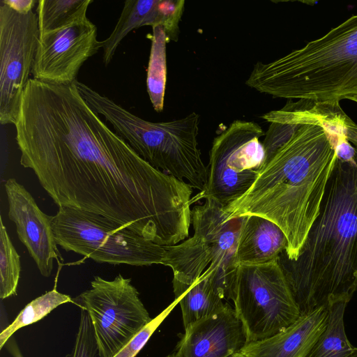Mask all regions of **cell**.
Masks as SVG:
<instances>
[{
	"instance_id": "cell-20",
	"label": "cell",
	"mask_w": 357,
	"mask_h": 357,
	"mask_svg": "<svg viewBox=\"0 0 357 357\" xmlns=\"http://www.w3.org/2000/svg\"><path fill=\"white\" fill-rule=\"evenodd\" d=\"M152 28L146 89L153 109L157 112H160L164 107L167 79L166 44L168 40L162 26H155Z\"/></svg>"
},
{
	"instance_id": "cell-5",
	"label": "cell",
	"mask_w": 357,
	"mask_h": 357,
	"mask_svg": "<svg viewBox=\"0 0 357 357\" xmlns=\"http://www.w3.org/2000/svg\"><path fill=\"white\" fill-rule=\"evenodd\" d=\"M89 106L102 115L143 160L194 188L205 189L208 169L198 146L200 117L195 112L169 121H146L86 84L74 82Z\"/></svg>"
},
{
	"instance_id": "cell-6",
	"label": "cell",
	"mask_w": 357,
	"mask_h": 357,
	"mask_svg": "<svg viewBox=\"0 0 357 357\" xmlns=\"http://www.w3.org/2000/svg\"><path fill=\"white\" fill-rule=\"evenodd\" d=\"M245 216L227 219L224 206L205 198L191 209L192 237L179 244L165 246L162 264L173 271V289L192 284L208 268L214 272V285L223 300H232L237 269L239 234Z\"/></svg>"
},
{
	"instance_id": "cell-19",
	"label": "cell",
	"mask_w": 357,
	"mask_h": 357,
	"mask_svg": "<svg viewBox=\"0 0 357 357\" xmlns=\"http://www.w3.org/2000/svg\"><path fill=\"white\" fill-rule=\"evenodd\" d=\"M347 303L337 301L328 304L326 326L307 357H357V347L350 342L345 331Z\"/></svg>"
},
{
	"instance_id": "cell-31",
	"label": "cell",
	"mask_w": 357,
	"mask_h": 357,
	"mask_svg": "<svg viewBox=\"0 0 357 357\" xmlns=\"http://www.w3.org/2000/svg\"><path fill=\"white\" fill-rule=\"evenodd\" d=\"M356 151H357V148H356Z\"/></svg>"
},
{
	"instance_id": "cell-27",
	"label": "cell",
	"mask_w": 357,
	"mask_h": 357,
	"mask_svg": "<svg viewBox=\"0 0 357 357\" xmlns=\"http://www.w3.org/2000/svg\"><path fill=\"white\" fill-rule=\"evenodd\" d=\"M4 347L13 357H24L13 336L8 340Z\"/></svg>"
},
{
	"instance_id": "cell-29",
	"label": "cell",
	"mask_w": 357,
	"mask_h": 357,
	"mask_svg": "<svg viewBox=\"0 0 357 357\" xmlns=\"http://www.w3.org/2000/svg\"><path fill=\"white\" fill-rule=\"evenodd\" d=\"M349 100H354L355 102H357V96H353V97H351L349 98Z\"/></svg>"
},
{
	"instance_id": "cell-13",
	"label": "cell",
	"mask_w": 357,
	"mask_h": 357,
	"mask_svg": "<svg viewBox=\"0 0 357 357\" xmlns=\"http://www.w3.org/2000/svg\"><path fill=\"white\" fill-rule=\"evenodd\" d=\"M8 218L16 227L20 241L26 246L40 274L50 276L54 260L62 257L52 229V216L40 210L31 193L14 178L6 181Z\"/></svg>"
},
{
	"instance_id": "cell-17",
	"label": "cell",
	"mask_w": 357,
	"mask_h": 357,
	"mask_svg": "<svg viewBox=\"0 0 357 357\" xmlns=\"http://www.w3.org/2000/svg\"><path fill=\"white\" fill-rule=\"evenodd\" d=\"M287 246V236L276 223L259 215H246L237 243V264H261L277 260Z\"/></svg>"
},
{
	"instance_id": "cell-26",
	"label": "cell",
	"mask_w": 357,
	"mask_h": 357,
	"mask_svg": "<svg viewBox=\"0 0 357 357\" xmlns=\"http://www.w3.org/2000/svg\"><path fill=\"white\" fill-rule=\"evenodd\" d=\"M1 2L21 14H27L32 10L35 3L34 0H3Z\"/></svg>"
},
{
	"instance_id": "cell-4",
	"label": "cell",
	"mask_w": 357,
	"mask_h": 357,
	"mask_svg": "<svg viewBox=\"0 0 357 357\" xmlns=\"http://www.w3.org/2000/svg\"><path fill=\"white\" fill-rule=\"evenodd\" d=\"M245 84L290 100L340 101L357 96V14L300 49L257 62Z\"/></svg>"
},
{
	"instance_id": "cell-15",
	"label": "cell",
	"mask_w": 357,
	"mask_h": 357,
	"mask_svg": "<svg viewBox=\"0 0 357 357\" xmlns=\"http://www.w3.org/2000/svg\"><path fill=\"white\" fill-rule=\"evenodd\" d=\"M184 0H127L117 23L108 38L102 40V61L107 66L123 39L132 30L143 26H162L168 42L176 41L178 23L184 10Z\"/></svg>"
},
{
	"instance_id": "cell-23",
	"label": "cell",
	"mask_w": 357,
	"mask_h": 357,
	"mask_svg": "<svg viewBox=\"0 0 357 357\" xmlns=\"http://www.w3.org/2000/svg\"><path fill=\"white\" fill-rule=\"evenodd\" d=\"M21 273L20 257L0 218V298L17 295Z\"/></svg>"
},
{
	"instance_id": "cell-22",
	"label": "cell",
	"mask_w": 357,
	"mask_h": 357,
	"mask_svg": "<svg viewBox=\"0 0 357 357\" xmlns=\"http://www.w3.org/2000/svg\"><path fill=\"white\" fill-rule=\"evenodd\" d=\"M73 303V298L56 290V286L51 291L31 301L20 312L15 320L0 333V349L8 340L22 327L31 325L44 318L60 305Z\"/></svg>"
},
{
	"instance_id": "cell-28",
	"label": "cell",
	"mask_w": 357,
	"mask_h": 357,
	"mask_svg": "<svg viewBox=\"0 0 357 357\" xmlns=\"http://www.w3.org/2000/svg\"><path fill=\"white\" fill-rule=\"evenodd\" d=\"M227 357H245L243 355H242L240 352H236L233 354H231L228 356Z\"/></svg>"
},
{
	"instance_id": "cell-14",
	"label": "cell",
	"mask_w": 357,
	"mask_h": 357,
	"mask_svg": "<svg viewBox=\"0 0 357 357\" xmlns=\"http://www.w3.org/2000/svg\"><path fill=\"white\" fill-rule=\"evenodd\" d=\"M248 343L244 326L234 308L227 305L217 314L188 328L171 357H227Z\"/></svg>"
},
{
	"instance_id": "cell-16",
	"label": "cell",
	"mask_w": 357,
	"mask_h": 357,
	"mask_svg": "<svg viewBox=\"0 0 357 357\" xmlns=\"http://www.w3.org/2000/svg\"><path fill=\"white\" fill-rule=\"evenodd\" d=\"M328 307L301 314L291 325L262 340L247 343L239 351L245 357H307L324 330Z\"/></svg>"
},
{
	"instance_id": "cell-30",
	"label": "cell",
	"mask_w": 357,
	"mask_h": 357,
	"mask_svg": "<svg viewBox=\"0 0 357 357\" xmlns=\"http://www.w3.org/2000/svg\"><path fill=\"white\" fill-rule=\"evenodd\" d=\"M166 357H171V355L169 354V355L167 356Z\"/></svg>"
},
{
	"instance_id": "cell-12",
	"label": "cell",
	"mask_w": 357,
	"mask_h": 357,
	"mask_svg": "<svg viewBox=\"0 0 357 357\" xmlns=\"http://www.w3.org/2000/svg\"><path fill=\"white\" fill-rule=\"evenodd\" d=\"M100 48L97 27L87 16L39 33L33 78L50 84H73L84 63Z\"/></svg>"
},
{
	"instance_id": "cell-21",
	"label": "cell",
	"mask_w": 357,
	"mask_h": 357,
	"mask_svg": "<svg viewBox=\"0 0 357 357\" xmlns=\"http://www.w3.org/2000/svg\"><path fill=\"white\" fill-rule=\"evenodd\" d=\"M92 0H40L36 15L39 33L64 27L86 16Z\"/></svg>"
},
{
	"instance_id": "cell-7",
	"label": "cell",
	"mask_w": 357,
	"mask_h": 357,
	"mask_svg": "<svg viewBox=\"0 0 357 357\" xmlns=\"http://www.w3.org/2000/svg\"><path fill=\"white\" fill-rule=\"evenodd\" d=\"M52 224L59 246L98 263L151 266L165 257V246L98 214L59 207Z\"/></svg>"
},
{
	"instance_id": "cell-11",
	"label": "cell",
	"mask_w": 357,
	"mask_h": 357,
	"mask_svg": "<svg viewBox=\"0 0 357 357\" xmlns=\"http://www.w3.org/2000/svg\"><path fill=\"white\" fill-rule=\"evenodd\" d=\"M39 38L33 10L21 14L0 6V123L16 122L24 91L31 78Z\"/></svg>"
},
{
	"instance_id": "cell-10",
	"label": "cell",
	"mask_w": 357,
	"mask_h": 357,
	"mask_svg": "<svg viewBox=\"0 0 357 357\" xmlns=\"http://www.w3.org/2000/svg\"><path fill=\"white\" fill-rule=\"evenodd\" d=\"M73 301L90 317L100 357H114L152 320L131 279L121 274L112 280L95 277Z\"/></svg>"
},
{
	"instance_id": "cell-25",
	"label": "cell",
	"mask_w": 357,
	"mask_h": 357,
	"mask_svg": "<svg viewBox=\"0 0 357 357\" xmlns=\"http://www.w3.org/2000/svg\"><path fill=\"white\" fill-rule=\"evenodd\" d=\"M179 299L175 298L167 308L145 326L114 357H135L145 346L154 331L165 320L174 307L178 303Z\"/></svg>"
},
{
	"instance_id": "cell-18",
	"label": "cell",
	"mask_w": 357,
	"mask_h": 357,
	"mask_svg": "<svg viewBox=\"0 0 357 357\" xmlns=\"http://www.w3.org/2000/svg\"><path fill=\"white\" fill-rule=\"evenodd\" d=\"M182 312L185 330L198 321L217 314L227 305L215 289L213 271L208 268L190 285L174 289Z\"/></svg>"
},
{
	"instance_id": "cell-9",
	"label": "cell",
	"mask_w": 357,
	"mask_h": 357,
	"mask_svg": "<svg viewBox=\"0 0 357 357\" xmlns=\"http://www.w3.org/2000/svg\"><path fill=\"white\" fill-rule=\"evenodd\" d=\"M261 127L235 120L213 142L205 189L199 198H211L224 206L252 185L265 163Z\"/></svg>"
},
{
	"instance_id": "cell-3",
	"label": "cell",
	"mask_w": 357,
	"mask_h": 357,
	"mask_svg": "<svg viewBox=\"0 0 357 357\" xmlns=\"http://www.w3.org/2000/svg\"><path fill=\"white\" fill-rule=\"evenodd\" d=\"M278 262L304 314L332 301L349 303L357 291V152L336 158L319 212L295 259Z\"/></svg>"
},
{
	"instance_id": "cell-24",
	"label": "cell",
	"mask_w": 357,
	"mask_h": 357,
	"mask_svg": "<svg viewBox=\"0 0 357 357\" xmlns=\"http://www.w3.org/2000/svg\"><path fill=\"white\" fill-rule=\"evenodd\" d=\"M65 357H100L93 324L84 309L81 308L78 331L73 351Z\"/></svg>"
},
{
	"instance_id": "cell-1",
	"label": "cell",
	"mask_w": 357,
	"mask_h": 357,
	"mask_svg": "<svg viewBox=\"0 0 357 357\" xmlns=\"http://www.w3.org/2000/svg\"><path fill=\"white\" fill-rule=\"evenodd\" d=\"M15 126L20 164L59 207L100 215L162 246L188 237L193 188L139 157L74 82L30 79Z\"/></svg>"
},
{
	"instance_id": "cell-2",
	"label": "cell",
	"mask_w": 357,
	"mask_h": 357,
	"mask_svg": "<svg viewBox=\"0 0 357 357\" xmlns=\"http://www.w3.org/2000/svg\"><path fill=\"white\" fill-rule=\"evenodd\" d=\"M275 112L297 122V128L264 164L250 189L224 211L227 220L255 215L276 223L288 241L287 257L295 259L319 212L337 158L336 135L284 107Z\"/></svg>"
},
{
	"instance_id": "cell-8",
	"label": "cell",
	"mask_w": 357,
	"mask_h": 357,
	"mask_svg": "<svg viewBox=\"0 0 357 357\" xmlns=\"http://www.w3.org/2000/svg\"><path fill=\"white\" fill-rule=\"evenodd\" d=\"M232 301L248 343L278 333L301 315L278 259L238 265Z\"/></svg>"
}]
</instances>
